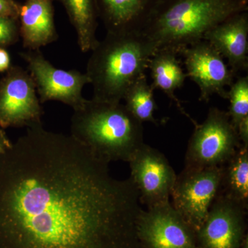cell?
<instances>
[{
    "label": "cell",
    "instance_id": "1",
    "mask_svg": "<svg viewBox=\"0 0 248 248\" xmlns=\"http://www.w3.org/2000/svg\"><path fill=\"white\" fill-rule=\"evenodd\" d=\"M71 135L28 127L0 156V248H141L131 178Z\"/></svg>",
    "mask_w": 248,
    "mask_h": 248
},
{
    "label": "cell",
    "instance_id": "2",
    "mask_svg": "<svg viewBox=\"0 0 248 248\" xmlns=\"http://www.w3.org/2000/svg\"><path fill=\"white\" fill-rule=\"evenodd\" d=\"M248 10V0H156L142 33L156 49L179 54L226 19Z\"/></svg>",
    "mask_w": 248,
    "mask_h": 248
},
{
    "label": "cell",
    "instance_id": "3",
    "mask_svg": "<svg viewBox=\"0 0 248 248\" xmlns=\"http://www.w3.org/2000/svg\"><path fill=\"white\" fill-rule=\"evenodd\" d=\"M156 47L142 32H107L93 49L86 66L92 99L118 103L128 88L145 74Z\"/></svg>",
    "mask_w": 248,
    "mask_h": 248
},
{
    "label": "cell",
    "instance_id": "4",
    "mask_svg": "<svg viewBox=\"0 0 248 248\" xmlns=\"http://www.w3.org/2000/svg\"><path fill=\"white\" fill-rule=\"evenodd\" d=\"M71 131L73 138L109 163L128 162L144 143L143 123L122 102L85 99L73 110Z\"/></svg>",
    "mask_w": 248,
    "mask_h": 248
},
{
    "label": "cell",
    "instance_id": "5",
    "mask_svg": "<svg viewBox=\"0 0 248 248\" xmlns=\"http://www.w3.org/2000/svg\"><path fill=\"white\" fill-rule=\"evenodd\" d=\"M189 140L184 169L220 167L242 146L228 112L209 109L206 118L196 125Z\"/></svg>",
    "mask_w": 248,
    "mask_h": 248
},
{
    "label": "cell",
    "instance_id": "6",
    "mask_svg": "<svg viewBox=\"0 0 248 248\" xmlns=\"http://www.w3.org/2000/svg\"><path fill=\"white\" fill-rule=\"evenodd\" d=\"M221 166L184 169L177 176L171 197L172 205L197 231L205 220L219 190Z\"/></svg>",
    "mask_w": 248,
    "mask_h": 248
},
{
    "label": "cell",
    "instance_id": "7",
    "mask_svg": "<svg viewBox=\"0 0 248 248\" xmlns=\"http://www.w3.org/2000/svg\"><path fill=\"white\" fill-rule=\"evenodd\" d=\"M20 56L27 62L41 104L57 101L70 106L73 110L81 107L86 99L82 90L90 84L86 73L55 68L40 50H29L21 53Z\"/></svg>",
    "mask_w": 248,
    "mask_h": 248
},
{
    "label": "cell",
    "instance_id": "8",
    "mask_svg": "<svg viewBox=\"0 0 248 248\" xmlns=\"http://www.w3.org/2000/svg\"><path fill=\"white\" fill-rule=\"evenodd\" d=\"M137 235L142 248H200L196 231L170 202L141 209Z\"/></svg>",
    "mask_w": 248,
    "mask_h": 248
},
{
    "label": "cell",
    "instance_id": "9",
    "mask_svg": "<svg viewBox=\"0 0 248 248\" xmlns=\"http://www.w3.org/2000/svg\"><path fill=\"white\" fill-rule=\"evenodd\" d=\"M30 73L11 66L0 81V128L42 123L43 110Z\"/></svg>",
    "mask_w": 248,
    "mask_h": 248
},
{
    "label": "cell",
    "instance_id": "10",
    "mask_svg": "<svg viewBox=\"0 0 248 248\" xmlns=\"http://www.w3.org/2000/svg\"><path fill=\"white\" fill-rule=\"evenodd\" d=\"M128 163L140 203L150 208L170 202L177 175L162 153L143 143Z\"/></svg>",
    "mask_w": 248,
    "mask_h": 248
},
{
    "label": "cell",
    "instance_id": "11",
    "mask_svg": "<svg viewBox=\"0 0 248 248\" xmlns=\"http://www.w3.org/2000/svg\"><path fill=\"white\" fill-rule=\"evenodd\" d=\"M247 209L218 193L196 231L200 248H241L246 237Z\"/></svg>",
    "mask_w": 248,
    "mask_h": 248
},
{
    "label": "cell",
    "instance_id": "12",
    "mask_svg": "<svg viewBox=\"0 0 248 248\" xmlns=\"http://www.w3.org/2000/svg\"><path fill=\"white\" fill-rule=\"evenodd\" d=\"M186 76L198 86L200 100L208 102L213 94L227 99L226 88L234 82L235 75L221 54L206 40L196 42L183 49Z\"/></svg>",
    "mask_w": 248,
    "mask_h": 248
},
{
    "label": "cell",
    "instance_id": "13",
    "mask_svg": "<svg viewBox=\"0 0 248 248\" xmlns=\"http://www.w3.org/2000/svg\"><path fill=\"white\" fill-rule=\"evenodd\" d=\"M204 40L228 60L234 75L248 68V12L231 16L209 31Z\"/></svg>",
    "mask_w": 248,
    "mask_h": 248
},
{
    "label": "cell",
    "instance_id": "14",
    "mask_svg": "<svg viewBox=\"0 0 248 248\" xmlns=\"http://www.w3.org/2000/svg\"><path fill=\"white\" fill-rule=\"evenodd\" d=\"M18 20L23 46L28 50H40L58 39L53 0H26L19 7Z\"/></svg>",
    "mask_w": 248,
    "mask_h": 248
},
{
    "label": "cell",
    "instance_id": "15",
    "mask_svg": "<svg viewBox=\"0 0 248 248\" xmlns=\"http://www.w3.org/2000/svg\"><path fill=\"white\" fill-rule=\"evenodd\" d=\"M156 0H95L107 32H141Z\"/></svg>",
    "mask_w": 248,
    "mask_h": 248
},
{
    "label": "cell",
    "instance_id": "16",
    "mask_svg": "<svg viewBox=\"0 0 248 248\" xmlns=\"http://www.w3.org/2000/svg\"><path fill=\"white\" fill-rule=\"evenodd\" d=\"M175 51L169 48H161L156 50L148 63V69L151 71L153 89L164 91L168 97L175 103L179 111L185 115L193 125L198 123L182 107V103L176 97L174 93L184 86L187 76L181 66Z\"/></svg>",
    "mask_w": 248,
    "mask_h": 248
},
{
    "label": "cell",
    "instance_id": "17",
    "mask_svg": "<svg viewBox=\"0 0 248 248\" xmlns=\"http://www.w3.org/2000/svg\"><path fill=\"white\" fill-rule=\"evenodd\" d=\"M66 10L70 22L76 30L78 44L82 53L95 48L98 17L95 0H57Z\"/></svg>",
    "mask_w": 248,
    "mask_h": 248
},
{
    "label": "cell",
    "instance_id": "18",
    "mask_svg": "<svg viewBox=\"0 0 248 248\" xmlns=\"http://www.w3.org/2000/svg\"><path fill=\"white\" fill-rule=\"evenodd\" d=\"M218 193L248 209V147L241 146L221 166Z\"/></svg>",
    "mask_w": 248,
    "mask_h": 248
},
{
    "label": "cell",
    "instance_id": "19",
    "mask_svg": "<svg viewBox=\"0 0 248 248\" xmlns=\"http://www.w3.org/2000/svg\"><path fill=\"white\" fill-rule=\"evenodd\" d=\"M154 91L144 74L128 88L123 100L127 110L137 120L141 123L151 122L158 125V120L154 117L155 111L157 108Z\"/></svg>",
    "mask_w": 248,
    "mask_h": 248
},
{
    "label": "cell",
    "instance_id": "20",
    "mask_svg": "<svg viewBox=\"0 0 248 248\" xmlns=\"http://www.w3.org/2000/svg\"><path fill=\"white\" fill-rule=\"evenodd\" d=\"M227 99L230 102L228 113L234 128L248 117V76L241 77L230 86Z\"/></svg>",
    "mask_w": 248,
    "mask_h": 248
},
{
    "label": "cell",
    "instance_id": "21",
    "mask_svg": "<svg viewBox=\"0 0 248 248\" xmlns=\"http://www.w3.org/2000/svg\"><path fill=\"white\" fill-rule=\"evenodd\" d=\"M19 24L17 18L0 17V48L12 45L19 40Z\"/></svg>",
    "mask_w": 248,
    "mask_h": 248
},
{
    "label": "cell",
    "instance_id": "22",
    "mask_svg": "<svg viewBox=\"0 0 248 248\" xmlns=\"http://www.w3.org/2000/svg\"><path fill=\"white\" fill-rule=\"evenodd\" d=\"M19 7L14 0H0V17H19Z\"/></svg>",
    "mask_w": 248,
    "mask_h": 248
},
{
    "label": "cell",
    "instance_id": "23",
    "mask_svg": "<svg viewBox=\"0 0 248 248\" xmlns=\"http://www.w3.org/2000/svg\"><path fill=\"white\" fill-rule=\"evenodd\" d=\"M236 131L241 145L248 147V117L240 122Z\"/></svg>",
    "mask_w": 248,
    "mask_h": 248
},
{
    "label": "cell",
    "instance_id": "24",
    "mask_svg": "<svg viewBox=\"0 0 248 248\" xmlns=\"http://www.w3.org/2000/svg\"><path fill=\"white\" fill-rule=\"evenodd\" d=\"M9 53L4 48H0V72L7 71L10 67Z\"/></svg>",
    "mask_w": 248,
    "mask_h": 248
},
{
    "label": "cell",
    "instance_id": "25",
    "mask_svg": "<svg viewBox=\"0 0 248 248\" xmlns=\"http://www.w3.org/2000/svg\"><path fill=\"white\" fill-rule=\"evenodd\" d=\"M12 143L10 141L2 128H0V156L9 149Z\"/></svg>",
    "mask_w": 248,
    "mask_h": 248
},
{
    "label": "cell",
    "instance_id": "26",
    "mask_svg": "<svg viewBox=\"0 0 248 248\" xmlns=\"http://www.w3.org/2000/svg\"><path fill=\"white\" fill-rule=\"evenodd\" d=\"M241 248H248V234L246 235V237L243 241V244L241 245Z\"/></svg>",
    "mask_w": 248,
    "mask_h": 248
}]
</instances>
